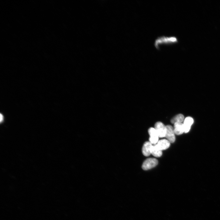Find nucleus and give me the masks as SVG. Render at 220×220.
I'll use <instances>...</instances> for the list:
<instances>
[{
  "label": "nucleus",
  "mask_w": 220,
  "mask_h": 220,
  "mask_svg": "<svg viewBox=\"0 0 220 220\" xmlns=\"http://www.w3.org/2000/svg\"><path fill=\"white\" fill-rule=\"evenodd\" d=\"M178 42L177 38L175 36H163L157 38L154 41V46L157 50H159L161 46L172 45Z\"/></svg>",
  "instance_id": "f257e3e1"
},
{
  "label": "nucleus",
  "mask_w": 220,
  "mask_h": 220,
  "mask_svg": "<svg viewBox=\"0 0 220 220\" xmlns=\"http://www.w3.org/2000/svg\"><path fill=\"white\" fill-rule=\"evenodd\" d=\"M158 164V160L154 158H149L145 161L142 166V168L144 170L152 168L157 165Z\"/></svg>",
  "instance_id": "f03ea898"
},
{
  "label": "nucleus",
  "mask_w": 220,
  "mask_h": 220,
  "mask_svg": "<svg viewBox=\"0 0 220 220\" xmlns=\"http://www.w3.org/2000/svg\"><path fill=\"white\" fill-rule=\"evenodd\" d=\"M154 128L159 137L163 138L165 137L166 131V126L163 123L160 122H156Z\"/></svg>",
  "instance_id": "7ed1b4c3"
},
{
  "label": "nucleus",
  "mask_w": 220,
  "mask_h": 220,
  "mask_svg": "<svg viewBox=\"0 0 220 220\" xmlns=\"http://www.w3.org/2000/svg\"><path fill=\"white\" fill-rule=\"evenodd\" d=\"M166 131L165 137L170 143H173L175 140V133L174 131V128L170 125H168L166 126Z\"/></svg>",
  "instance_id": "20e7f679"
},
{
  "label": "nucleus",
  "mask_w": 220,
  "mask_h": 220,
  "mask_svg": "<svg viewBox=\"0 0 220 220\" xmlns=\"http://www.w3.org/2000/svg\"><path fill=\"white\" fill-rule=\"evenodd\" d=\"M148 133L150 135L149 142L152 144H156L158 142L159 136L154 128H151L148 130Z\"/></svg>",
  "instance_id": "39448f33"
},
{
  "label": "nucleus",
  "mask_w": 220,
  "mask_h": 220,
  "mask_svg": "<svg viewBox=\"0 0 220 220\" xmlns=\"http://www.w3.org/2000/svg\"><path fill=\"white\" fill-rule=\"evenodd\" d=\"M153 146L150 142H146L144 143L142 148V153L144 155L147 156L152 154Z\"/></svg>",
  "instance_id": "423d86ee"
},
{
  "label": "nucleus",
  "mask_w": 220,
  "mask_h": 220,
  "mask_svg": "<svg viewBox=\"0 0 220 220\" xmlns=\"http://www.w3.org/2000/svg\"><path fill=\"white\" fill-rule=\"evenodd\" d=\"M156 144L157 146L162 151L168 149L170 146V142L167 140L163 139L159 140Z\"/></svg>",
  "instance_id": "0eeeda50"
},
{
  "label": "nucleus",
  "mask_w": 220,
  "mask_h": 220,
  "mask_svg": "<svg viewBox=\"0 0 220 220\" xmlns=\"http://www.w3.org/2000/svg\"><path fill=\"white\" fill-rule=\"evenodd\" d=\"M174 131L175 134L180 135L184 133V124L175 123L174 124Z\"/></svg>",
  "instance_id": "6e6552de"
},
{
  "label": "nucleus",
  "mask_w": 220,
  "mask_h": 220,
  "mask_svg": "<svg viewBox=\"0 0 220 220\" xmlns=\"http://www.w3.org/2000/svg\"><path fill=\"white\" fill-rule=\"evenodd\" d=\"M193 122V120L192 117H188L185 118L184 124V133H186L189 131Z\"/></svg>",
  "instance_id": "1a4fd4ad"
},
{
  "label": "nucleus",
  "mask_w": 220,
  "mask_h": 220,
  "mask_svg": "<svg viewBox=\"0 0 220 220\" xmlns=\"http://www.w3.org/2000/svg\"><path fill=\"white\" fill-rule=\"evenodd\" d=\"M162 151L157 146L156 144L153 145L152 149V154L156 157H159L162 155Z\"/></svg>",
  "instance_id": "9d476101"
},
{
  "label": "nucleus",
  "mask_w": 220,
  "mask_h": 220,
  "mask_svg": "<svg viewBox=\"0 0 220 220\" xmlns=\"http://www.w3.org/2000/svg\"><path fill=\"white\" fill-rule=\"evenodd\" d=\"M184 116L183 115L179 114L175 116L171 120L172 124L182 123L184 120Z\"/></svg>",
  "instance_id": "9b49d317"
},
{
  "label": "nucleus",
  "mask_w": 220,
  "mask_h": 220,
  "mask_svg": "<svg viewBox=\"0 0 220 220\" xmlns=\"http://www.w3.org/2000/svg\"><path fill=\"white\" fill-rule=\"evenodd\" d=\"M0 117H1L0 118V121H1V123L3 120V117L1 114L0 115Z\"/></svg>",
  "instance_id": "f8f14e48"
}]
</instances>
